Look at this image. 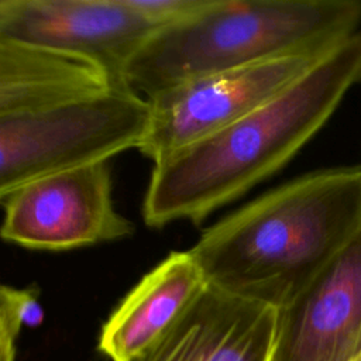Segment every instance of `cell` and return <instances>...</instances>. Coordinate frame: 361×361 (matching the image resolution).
<instances>
[{"label":"cell","instance_id":"6da1fadb","mask_svg":"<svg viewBox=\"0 0 361 361\" xmlns=\"http://www.w3.org/2000/svg\"><path fill=\"white\" fill-rule=\"evenodd\" d=\"M360 82L361 31L262 107L155 162L141 207L144 223L200 224L282 169Z\"/></svg>","mask_w":361,"mask_h":361},{"label":"cell","instance_id":"7a4b0ae2","mask_svg":"<svg viewBox=\"0 0 361 361\" xmlns=\"http://www.w3.org/2000/svg\"><path fill=\"white\" fill-rule=\"evenodd\" d=\"M361 228V165L285 182L204 228L189 252L209 285L278 310Z\"/></svg>","mask_w":361,"mask_h":361},{"label":"cell","instance_id":"3957f363","mask_svg":"<svg viewBox=\"0 0 361 361\" xmlns=\"http://www.w3.org/2000/svg\"><path fill=\"white\" fill-rule=\"evenodd\" d=\"M360 24V0H213L199 14L158 30L128 63L124 80L148 99L203 75L333 48Z\"/></svg>","mask_w":361,"mask_h":361},{"label":"cell","instance_id":"277c9868","mask_svg":"<svg viewBox=\"0 0 361 361\" xmlns=\"http://www.w3.org/2000/svg\"><path fill=\"white\" fill-rule=\"evenodd\" d=\"M151 106L127 85L73 103L0 116V197L32 179L138 148Z\"/></svg>","mask_w":361,"mask_h":361},{"label":"cell","instance_id":"5b68a950","mask_svg":"<svg viewBox=\"0 0 361 361\" xmlns=\"http://www.w3.org/2000/svg\"><path fill=\"white\" fill-rule=\"evenodd\" d=\"M333 48L279 55L203 75L148 97L149 123L137 149L155 164L228 127L279 96Z\"/></svg>","mask_w":361,"mask_h":361},{"label":"cell","instance_id":"8992f818","mask_svg":"<svg viewBox=\"0 0 361 361\" xmlns=\"http://www.w3.org/2000/svg\"><path fill=\"white\" fill-rule=\"evenodd\" d=\"M6 243L37 251H69L134 234L117 212L109 162L32 179L0 197Z\"/></svg>","mask_w":361,"mask_h":361},{"label":"cell","instance_id":"52a82bcc","mask_svg":"<svg viewBox=\"0 0 361 361\" xmlns=\"http://www.w3.org/2000/svg\"><path fill=\"white\" fill-rule=\"evenodd\" d=\"M159 25L126 0H0V38L92 59L120 80Z\"/></svg>","mask_w":361,"mask_h":361},{"label":"cell","instance_id":"ba28073f","mask_svg":"<svg viewBox=\"0 0 361 361\" xmlns=\"http://www.w3.org/2000/svg\"><path fill=\"white\" fill-rule=\"evenodd\" d=\"M361 355V228L279 309L271 361H354Z\"/></svg>","mask_w":361,"mask_h":361},{"label":"cell","instance_id":"9c48e42d","mask_svg":"<svg viewBox=\"0 0 361 361\" xmlns=\"http://www.w3.org/2000/svg\"><path fill=\"white\" fill-rule=\"evenodd\" d=\"M279 310L213 285L133 361H271Z\"/></svg>","mask_w":361,"mask_h":361},{"label":"cell","instance_id":"30bf717a","mask_svg":"<svg viewBox=\"0 0 361 361\" xmlns=\"http://www.w3.org/2000/svg\"><path fill=\"white\" fill-rule=\"evenodd\" d=\"M189 250L172 251L148 271L104 322L97 348L111 361H133L158 341L206 289Z\"/></svg>","mask_w":361,"mask_h":361},{"label":"cell","instance_id":"8fae6325","mask_svg":"<svg viewBox=\"0 0 361 361\" xmlns=\"http://www.w3.org/2000/svg\"><path fill=\"white\" fill-rule=\"evenodd\" d=\"M127 85L66 51L0 38V116L39 111Z\"/></svg>","mask_w":361,"mask_h":361},{"label":"cell","instance_id":"7c38bea8","mask_svg":"<svg viewBox=\"0 0 361 361\" xmlns=\"http://www.w3.org/2000/svg\"><path fill=\"white\" fill-rule=\"evenodd\" d=\"M45 312L35 285L0 288V361L16 360V340L23 327L37 329L44 323Z\"/></svg>","mask_w":361,"mask_h":361},{"label":"cell","instance_id":"4fadbf2b","mask_svg":"<svg viewBox=\"0 0 361 361\" xmlns=\"http://www.w3.org/2000/svg\"><path fill=\"white\" fill-rule=\"evenodd\" d=\"M213 0H126L127 6L161 28L185 21L212 4Z\"/></svg>","mask_w":361,"mask_h":361},{"label":"cell","instance_id":"5bb4252c","mask_svg":"<svg viewBox=\"0 0 361 361\" xmlns=\"http://www.w3.org/2000/svg\"><path fill=\"white\" fill-rule=\"evenodd\" d=\"M354 361H361V355H360V357H358V358H355V360H354Z\"/></svg>","mask_w":361,"mask_h":361}]
</instances>
